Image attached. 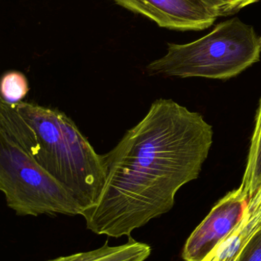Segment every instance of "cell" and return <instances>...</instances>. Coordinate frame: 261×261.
Segmentation results:
<instances>
[{
	"label": "cell",
	"mask_w": 261,
	"mask_h": 261,
	"mask_svg": "<svg viewBox=\"0 0 261 261\" xmlns=\"http://www.w3.org/2000/svg\"><path fill=\"white\" fill-rule=\"evenodd\" d=\"M213 143L212 126L199 113L159 99L104 155L106 179L82 215L87 229L131 236L173 208L177 192L199 177Z\"/></svg>",
	"instance_id": "obj_1"
},
{
	"label": "cell",
	"mask_w": 261,
	"mask_h": 261,
	"mask_svg": "<svg viewBox=\"0 0 261 261\" xmlns=\"http://www.w3.org/2000/svg\"><path fill=\"white\" fill-rule=\"evenodd\" d=\"M0 136L61 182L84 212L96 203L105 182L104 155L95 151L65 113L35 102L9 104L0 99Z\"/></svg>",
	"instance_id": "obj_2"
},
{
	"label": "cell",
	"mask_w": 261,
	"mask_h": 261,
	"mask_svg": "<svg viewBox=\"0 0 261 261\" xmlns=\"http://www.w3.org/2000/svg\"><path fill=\"white\" fill-rule=\"evenodd\" d=\"M260 53L254 27L233 18L193 42L169 43L165 55L146 70L149 75L164 77L228 80L258 62Z\"/></svg>",
	"instance_id": "obj_3"
},
{
	"label": "cell",
	"mask_w": 261,
	"mask_h": 261,
	"mask_svg": "<svg viewBox=\"0 0 261 261\" xmlns=\"http://www.w3.org/2000/svg\"><path fill=\"white\" fill-rule=\"evenodd\" d=\"M0 190L18 216H82L72 193L26 152L0 136Z\"/></svg>",
	"instance_id": "obj_4"
},
{
	"label": "cell",
	"mask_w": 261,
	"mask_h": 261,
	"mask_svg": "<svg viewBox=\"0 0 261 261\" xmlns=\"http://www.w3.org/2000/svg\"><path fill=\"white\" fill-rule=\"evenodd\" d=\"M248 200L240 187L221 199L188 237L182 251L183 260H203L239 223Z\"/></svg>",
	"instance_id": "obj_5"
},
{
	"label": "cell",
	"mask_w": 261,
	"mask_h": 261,
	"mask_svg": "<svg viewBox=\"0 0 261 261\" xmlns=\"http://www.w3.org/2000/svg\"><path fill=\"white\" fill-rule=\"evenodd\" d=\"M118 6L144 15L159 27L170 30L202 31L216 18L200 0H113Z\"/></svg>",
	"instance_id": "obj_6"
},
{
	"label": "cell",
	"mask_w": 261,
	"mask_h": 261,
	"mask_svg": "<svg viewBox=\"0 0 261 261\" xmlns=\"http://www.w3.org/2000/svg\"><path fill=\"white\" fill-rule=\"evenodd\" d=\"M120 246L110 247L107 244L98 249L72 255L60 257L49 261H145L152 249L147 244L131 239Z\"/></svg>",
	"instance_id": "obj_7"
},
{
	"label": "cell",
	"mask_w": 261,
	"mask_h": 261,
	"mask_svg": "<svg viewBox=\"0 0 261 261\" xmlns=\"http://www.w3.org/2000/svg\"><path fill=\"white\" fill-rule=\"evenodd\" d=\"M261 184V101L256 116L255 126L251 138L246 168L240 188L249 199Z\"/></svg>",
	"instance_id": "obj_8"
},
{
	"label": "cell",
	"mask_w": 261,
	"mask_h": 261,
	"mask_svg": "<svg viewBox=\"0 0 261 261\" xmlns=\"http://www.w3.org/2000/svg\"><path fill=\"white\" fill-rule=\"evenodd\" d=\"M29 91V81L24 73L10 70L3 75L0 99L6 103L16 104L22 102Z\"/></svg>",
	"instance_id": "obj_9"
},
{
	"label": "cell",
	"mask_w": 261,
	"mask_h": 261,
	"mask_svg": "<svg viewBox=\"0 0 261 261\" xmlns=\"http://www.w3.org/2000/svg\"><path fill=\"white\" fill-rule=\"evenodd\" d=\"M207 10L217 19L219 17L234 15L241 9L259 0H200Z\"/></svg>",
	"instance_id": "obj_10"
},
{
	"label": "cell",
	"mask_w": 261,
	"mask_h": 261,
	"mask_svg": "<svg viewBox=\"0 0 261 261\" xmlns=\"http://www.w3.org/2000/svg\"><path fill=\"white\" fill-rule=\"evenodd\" d=\"M238 261H261V230L247 245Z\"/></svg>",
	"instance_id": "obj_11"
},
{
	"label": "cell",
	"mask_w": 261,
	"mask_h": 261,
	"mask_svg": "<svg viewBox=\"0 0 261 261\" xmlns=\"http://www.w3.org/2000/svg\"><path fill=\"white\" fill-rule=\"evenodd\" d=\"M259 42H260V45L261 47V36L260 37V38H259Z\"/></svg>",
	"instance_id": "obj_12"
},
{
	"label": "cell",
	"mask_w": 261,
	"mask_h": 261,
	"mask_svg": "<svg viewBox=\"0 0 261 261\" xmlns=\"http://www.w3.org/2000/svg\"><path fill=\"white\" fill-rule=\"evenodd\" d=\"M260 185H261V184H260Z\"/></svg>",
	"instance_id": "obj_13"
}]
</instances>
